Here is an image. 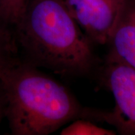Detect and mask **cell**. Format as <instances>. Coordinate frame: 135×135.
Instances as JSON below:
<instances>
[{
	"label": "cell",
	"mask_w": 135,
	"mask_h": 135,
	"mask_svg": "<svg viewBox=\"0 0 135 135\" xmlns=\"http://www.w3.org/2000/svg\"><path fill=\"white\" fill-rule=\"evenodd\" d=\"M23 62L64 76L91 72L93 43L64 0H28L13 28Z\"/></svg>",
	"instance_id": "obj_1"
},
{
	"label": "cell",
	"mask_w": 135,
	"mask_h": 135,
	"mask_svg": "<svg viewBox=\"0 0 135 135\" xmlns=\"http://www.w3.org/2000/svg\"><path fill=\"white\" fill-rule=\"evenodd\" d=\"M0 83L12 134H49L77 119L104 122V110L83 107L62 84L23 60L5 71Z\"/></svg>",
	"instance_id": "obj_2"
},
{
	"label": "cell",
	"mask_w": 135,
	"mask_h": 135,
	"mask_svg": "<svg viewBox=\"0 0 135 135\" xmlns=\"http://www.w3.org/2000/svg\"><path fill=\"white\" fill-rule=\"evenodd\" d=\"M101 80L115 100L113 110L105 111L104 122L114 126L116 133L135 135V69L107 56Z\"/></svg>",
	"instance_id": "obj_3"
},
{
	"label": "cell",
	"mask_w": 135,
	"mask_h": 135,
	"mask_svg": "<svg viewBox=\"0 0 135 135\" xmlns=\"http://www.w3.org/2000/svg\"><path fill=\"white\" fill-rule=\"evenodd\" d=\"M64 1L92 43L101 45L107 44L126 2V0Z\"/></svg>",
	"instance_id": "obj_4"
},
{
	"label": "cell",
	"mask_w": 135,
	"mask_h": 135,
	"mask_svg": "<svg viewBox=\"0 0 135 135\" xmlns=\"http://www.w3.org/2000/svg\"><path fill=\"white\" fill-rule=\"evenodd\" d=\"M107 44V56L135 69V0H126Z\"/></svg>",
	"instance_id": "obj_5"
},
{
	"label": "cell",
	"mask_w": 135,
	"mask_h": 135,
	"mask_svg": "<svg viewBox=\"0 0 135 135\" xmlns=\"http://www.w3.org/2000/svg\"><path fill=\"white\" fill-rule=\"evenodd\" d=\"M13 29L0 20V76L21 59Z\"/></svg>",
	"instance_id": "obj_6"
},
{
	"label": "cell",
	"mask_w": 135,
	"mask_h": 135,
	"mask_svg": "<svg viewBox=\"0 0 135 135\" xmlns=\"http://www.w3.org/2000/svg\"><path fill=\"white\" fill-rule=\"evenodd\" d=\"M115 130H110L97 126L93 121L86 119H77L69 122L63 128L62 135H114Z\"/></svg>",
	"instance_id": "obj_7"
},
{
	"label": "cell",
	"mask_w": 135,
	"mask_h": 135,
	"mask_svg": "<svg viewBox=\"0 0 135 135\" xmlns=\"http://www.w3.org/2000/svg\"><path fill=\"white\" fill-rule=\"evenodd\" d=\"M28 0H0V20L13 29Z\"/></svg>",
	"instance_id": "obj_8"
},
{
	"label": "cell",
	"mask_w": 135,
	"mask_h": 135,
	"mask_svg": "<svg viewBox=\"0 0 135 135\" xmlns=\"http://www.w3.org/2000/svg\"><path fill=\"white\" fill-rule=\"evenodd\" d=\"M5 110H6V101H5L4 91L0 83V124L2 119L5 117Z\"/></svg>",
	"instance_id": "obj_9"
}]
</instances>
